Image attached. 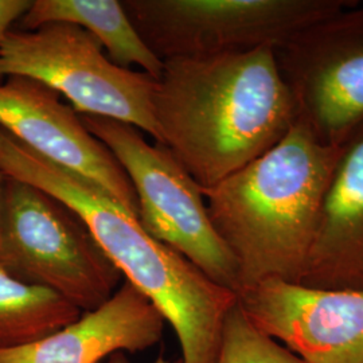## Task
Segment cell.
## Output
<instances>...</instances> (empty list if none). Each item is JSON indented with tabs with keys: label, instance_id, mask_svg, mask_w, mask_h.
Here are the masks:
<instances>
[{
	"label": "cell",
	"instance_id": "277c9868",
	"mask_svg": "<svg viewBox=\"0 0 363 363\" xmlns=\"http://www.w3.org/2000/svg\"><path fill=\"white\" fill-rule=\"evenodd\" d=\"M0 265L16 280L50 289L82 312L112 298L123 276L72 208L13 177L3 195Z\"/></svg>",
	"mask_w": 363,
	"mask_h": 363
},
{
	"label": "cell",
	"instance_id": "ac0fdd59",
	"mask_svg": "<svg viewBox=\"0 0 363 363\" xmlns=\"http://www.w3.org/2000/svg\"><path fill=\"white\" fill-rule=\"evenodd\" d=\"M9 175L0 169V220H1V210H3V195H4V187Z\"/></svg>",
	"mask_w": 363,
	"mask_h": 363
},
{
	"label": "cell",
	"instance_id": "7c38bea8",
	"mask_svg": "<svg viewBox=\"0 0 363 363\" xmlns=\"http://www.w3.org/2000/svg\"><path fill=\"white\" fill-rule=\"evenodd\" d=\"M300 284L363 289V125L340 148Z\"/></svg>",
	"mask_w": 363,
	"mask_h": 363
},
{
	"label": "cell",
	"instance_id": "5bb4252c",
	"mask_svg": "<svg viewBox=\"0 0 363 363\" xmlns=\"http://www.w3.org/2000/svg\"><path fill=\"white\" fill-rule=\"evenodd\" d=\"M81 315V310L50 289L22 283L0 265V350L33 345Z\"/></svg>",
	"mask_w": 363,
	"mask_h": 363
},
{
	"label": "cell",
	"instance_id": "3957f363",
	"mask_svg": "<svg viewBox=\"0 0 363 363\" xmlns=\"http://www.w3.org/2000/svg\"><path fill=\"white\" fill-rule=\"evenodd\" d=\"M340 148L295 121L272 148L203 191L210 220L237 261L238 292L268 279L301 281Z\"/></svg>",
	"mask_w": 363,
	"mask_h": 363
},
{
	"label": "cell",
	"instance_id": "e0dca14e",
	"mask_svg": "<svg viewBox=\"0 0 363 363\" xmlns=\"http://www.w3.org/2000/svg\"><path fill=\"white\" fill-rule=\"evenodd\" d=\"M106 363H130V359L124 355V352H115L109 357ZM154 363H183L182 361H169L163 357H159Z\"/></svg>",
	"mask_w": 363,
	"mask_h": 363
},
{
	"label": "cell",
	"instance_id": "30bf717a",
	"mask_svg": "<svg viewBox=\"0 0 363 363\" xmlns=\"http://www.w3.org/2000/svg\"><path fill=\"white\" fill-rule=\"evenodd\" d=\"M0 128L54 164L94 182L138 216L135 190L116 157L48 85L26 76L4 78Z\"/></svg>",
	"mask_w": 363,
	"mask_h": 363
},
{
	"label": "cell",
	"instance_id": "8fae6325",
	"mask_svg": "<svg viewBox=\"0 0 363 363\" xmlns=\"http://www.w3.org/2000/svg\"><path fill=\"white\" fill-rule=\"evenodd\" d=\"M166 319L130 284L101 307L33 345L0 350V363H101L115 352L147 350L163 337Z\"/></svg>",
	"mask_w": 363,
	"mask_h": 363
},
{
	"label": "cell",
	"instance_id": "8992f818",
	"mask_svg": "<svg viewBox=\"0 0 363 363\" xmlns=\"http://www.w3.org/2000/svg\"><path fill=\"white\" fill-rule=\"evenodd\" d=\"M84 28L48 23L11 28L0 43V79L26 76L64 94L79 115L108 117L147 132L159 143L156 78L113 64Z\"/></svg>",
	"mask_w": 363,
	"mask_h": 363
},
{
	"label": "cell",
	"instance_id": "6da1fadb",
	"mask_svg": "<svg viewBox=\"0 0 363 363\" xmlns=\"http://www.w3.org/2000/svg\"><path fill=\"white\" fill-rule=\"evenodd\" d=\"M154 117L159 144L202 191L267 152L296 121L272 48L164 60Z\"/></svg>",
	"mask_w": 363,
	"mask_h": 363
},
{
	"label": "cell",
	"instance_id": "4fadbf2b",
	"mask_svg": "<svg viewBox=\"0 0 363 363\" xmlns=\"http://www.w3.org/2000/svg\"><path fill=\"white\" fill-rule=\"evenodd\" d=\"M48 23H70L84 28L108 52L117 66L157 78L163 69L159 60L132 25L121 1L117 0H33L19 19V30L33 31Z\"/></svg>",
	"mask_w": 363,
	"mask_h": 363
},
{
	"label": "cell",
	"instance_id": "9c48e42d",
	"mask_svg": "<svg viewBox=\"0 0 363 363\" xmlns=\"http://www.w3.org/2000/svg\"><path fill=\"white\" fill-rule=\"evenodd\" d=\"M247 320L303 363H363V289H325L280 279L237 294Z\"/></svg>",
	"mask_w": 363,
	"mask_h": 363
},
{
	"label": "cell",
	"instance_id": "5b68a950",
	"mask_svg": "<svg viewBox=\"0 0 363 363\" xmlns=\"http://www.w3.org/2000/svg\"><path fill=\"white\" fill-rule=\"evenodd\" d=\"M116 157L138 199L144 230L169 245L218 286L240 289L238 265L208 216L202 189L163 144L148 143L136 127L108 117L79 115Z\"/></svg>",
	"mask_w": 363,
	"mask_h": 363
},
{
	"label": "cell",
	"instance_id": "9a60e30c",
	"mask_svg": "<svg viewBox=\"0 0 363 363\" xmlns=\"http://www.w3.org/2000/svg\"><path fill=\"white\" fill-rule=\"evenodd\" d=\"M217 363L303 362L281 343L259 331L235 303L223 323Z\"/></svg>",
	"mask_w": 363,
	"mask_h": 363
},
{
	"label": "cell",
	"instance_id": "ba28073f",
	"mask_svg": "<svg viewBox=\"0 0 363 363\" xmlns=\"http://www.w3.org/2000/svg\"><path fill=\"white\" fill-rule=\"evenodd\" d=\"M296 121L342 147L363 125V4L304 27L274 50Z\"/></svg>",
	"mask_w": 363,
	"mask_h": 363
},
{
	"label": "cell",
	"instance_id": "7a4b0ae2",
	"mask_svg": "<svg viewBox=\"0 0 363 363\" xmlns=\"http://www.w3.org/2000/svg\"><path fill=\"white\" fill-rule=\"evenodd\" d=\"M0 169L52 194L85 222L125 280L174 328L182 362L217 363L223 323L237 294L214 283L181 253L144 230L103 187L42 157L0 128Z\"/></svg>",
	"mask_w": 363,
	"mask_h": 363
},
{
	"label": "cell",
	"instance_id": "2e32d148",
	"mask_svg": "<svg viewBox=\"0 0 363 363\" xmlns=\"http://www.w3.org/2000/svg\"><path fill=\"white\" fill-rule=\"evenodd\" d=\"M30 6L31 0H0V43Z\"/></svg>",
	"mask_w": 363,
	"mask_h": 363
},
{
	"label": "cell",
	"instance_id": "52a82bcc",
	"mask_svg": "<svg viewBox=\"0 0 363 363\" xmlns=\"http://www.w3.org/2000/svg\"><path fill=\"white\" fill-rule=\"evenodd\" d=\"M357 0H124L144 43L162 61L283 45Z\"/></svg>",
	"mask_w": 363,
	"mask_h": 363
}]
</instances>
